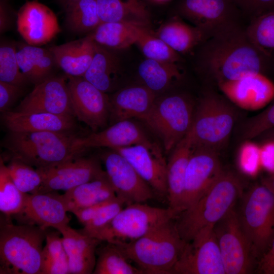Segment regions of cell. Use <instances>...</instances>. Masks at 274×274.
I'll use <instances>...</instances> for the list:
<instances>
[{
    "mask_svg": "<svg viewBox=\"0 0 274 274\" xmlns=\"http://www.w3.org/2000/svg\"><path fill=\"white\" fill-rule=\"evenodd\" d=\"M198 67L217 83L236 80L273 70V56L254 44L237 25L206 40L200 45Z\"/></svg>",
    "mask_w": 274,
    "mask_h": 274,
    "instance_id": "obj_1",
    "label": "cell"
},
{
    "mask_svg": "<svg viewBox=\"0 0 274 274\" xmlns=\"http://www.w3.org/2000/svg\"><path fill=\"white\" fill-rule=\"evenodd\" d=\"M242 195L238 178L222 170L200 197L175 219L181 238L189 242L203 228L214 226L235 207Z\"/></svg>",
    "mask_w": 274,
    "mask_h": 274,
    "instance_id": "obj_2",
    "label": "cell"
},
{
    "mask_svg": "<svg viewBox=\"0 0 274 274\" xmlns=\"http://www.w3.org/2000/svg\"><path fill=\"white\" fill-rule=\"evenodd\" d=\"M78 137L74 132L9 131L3 145L11 158L39 168L81 156L85 149L78 145Z\"/></svg>",
    "mask_w": 274,
    "mask_h": 274,
    "instance_id": "obj_3",
    "label": "cell"
},
{
    "mask_svg": "<svg viewBox=\"0 0 274 274\" xmlns=\"http://www.w3.org/2000/svg\"><path fill=\"white\" fill-rule=\"evenodd\" d=\"M47 229L30 224H14L10 217H1L0 273L41 274Z\"/></svg>",
    "mask_w": 274,
    "mask_h": 274,
    "instance_id": "obj_4",
    "label": "cell"
},
{
    "mask_svg": "<svg viewBox=\"0 0 274 274\" xmlns=\"http://www.w3.org/2000/svg\"><path fill=\"white\" fill-rule=\"evenodd\" d=\"M175 220L161 224L135 241L115 245L144 274H173L186 244Z\"/></svg>",
    "mask_w": 274,
    "mask_h": 274,
    "instance_id": "obj_5",
    "label": "cell"
},
{
    "mask_svg": "<svg viewBox=\"0 0 274 274\" xmlns=\"http://www.w3.org/2000/svg\"><path fill=\"white\" fill-rule=\"evenodd\" d=\"M230 104L219 95L207 92L194 112L189 131L192 146L218 152L227 143L235 123Z\"/></svg>",
    "mask_w": 274,
    "mask_h": 274,
    "instance_id": "obj_6",
    "label": "cell"
},
{
    "mask_svg": "<svg viewBox=\"0 0 274 274\" xmlns=\"http://www.w3.org/2000/svg\"><path fill=\"white\" fill-rule=\"evenodd\" d=\"M238 214L257 263L274 236V193L261 183L253 186Z\"/></svg>",
    "mask_w": 274,
    "mask_h": 274,
    "instance_id": "obj_7",
    "label": "cell"
},
{
    "mask_svg": "<svg viewBox=\"0 0 274 274\" xmlns=\"http://www.w3.org/2000/svg\"><path fill=\"white\" fill-rule=\"evenodd\" d=\"M194 112L189 97L171 94L156 98L150 111L142 120L159 136L168 153L189 132Z\"/></svg>",
    "mask_w": 274,
    "mask_h": 274,
    "instance_id": "obj_8",
    "label": "cell"
},
{
    "mask_svg": "<svg viewBox=\"0 0 274 274\" xmlns=\"http://www.w3.org/2000/svg\"><path fill=\"white\" fill-rule=\"evenodd\" d=\"M178 216V214L168 207L164 209L145 203L129 204L94 238L115 244L133 242L161 224L175 219Z\"/></svg>",
    "mask_w": 274,
    "mask_h": 274,
    "instance_id": "obj_9",
    "label": "cell"
},
{
    "mask_svg": "<svg viewBox=\"0 0 274 274\" xmlns=\"http://www.w3.org/2000/svg\"><path fill=\"white\" fill-rule=\"evenodd\" d=\"M213 228L225 274L251 273L257 261L235 208L218 222Z\"/></svg>",
    "mask_w": 274,
    "mask_h": 274,
    "instance_id": "obj_10",
    "label": "cell"
},
{
    "mask_svg": "<svg viewBox=\"0 0 274 274\" xmlns=\"http://www.w3.org/2000/svg\"><path fill=\"white\" fill-rule=\"evenodd\" d=\"M178 14L200 29L208 39L234 26L242 12L233 0H180Z\"/></svg>",
    "mask_w": 274,
    "mask_h": 274,
    "instance_id": "obj_11",
    "label": "cell"
},
{
    "mask_svg": "<svg viewBox=\"0 0 274 274\" xmlns=\"http://www.w3.org/2000/svg\"><path fill=\"white\" fill-rule=\"evenodd\" d=\"M213 227L203 228L186 243L173 274H225Z\"/></svg>",
    "mask_w": 274,
    "mask_h": 274,
    "instance_id": "obj_12",
    "label": "cell"
},
{
    "mask_svg": "<svg viewBox=\"0 0 274 274\" xmlns=\"http://www.w3.org/2000/svg\"><path fill=\"white\" fill-rule=\"evenodd\" d=\"M116 196L126 206L145 203L154 197V190L121 154L114 150L100 156Z\"/></svg>",
    "mask_w": 274,
    "mask_h": 274,
    "instance_id": "obj_13",
    "label": "cell"
},
{
    "mask_svg": "<svg viewBox=\"0 0 274 274\" xmlns=\"http://www.w3.org/2000/svg\"><path fill=\"white\" fill-rule=\"evenodd\" d=\"M36 169L42 179L39 193L66 191L106 174L98 158L81 156L56 165Z\"/></svg>",
    "mask_w": 274,
    "mask_h": 274,
    "instance_id": "obj_14",
    "label": "cell"
},
{
    "mask_svg": "<svg viewBox=\"0 0 274 274\" xmlns=\"http://www.w3.org/2000/svg\"><path fill=\"white\" fill-rule=\"evenodd\" d=\"M65 76L75 117L94 130L104 127L110 119V97L83 77Z\"/></svg>",
    "mask_w": 274,
    "mask_h": 274,
    "instance_id": "obj_15",
    "label": "cell"
},
{
    "mask_svg": "<svg viewBox=\"0 0 274 274\" xmlns=\"http://www.w3.org/2000/svg\"><path fill=\"white\" fill-rule=\"evenodd\" d=\"M218 153L193 147L186 168L180 213L192 205L222 171Z\"/></svg>",
    "mask_w": 274,
    "mask_h": 274,
    "instance_id": "obj_16",
    "label": "cell"
},
{
    "mask_svg": "<svg viewBox=\"0 0 274 274\" xmlns=\"http://www.w3.org/2000/svg\"><path fill=\"white\" fill-rule=\"evenodd\" d=\"M15 111L45 112L75 117L66 76H50L35 85Z\"/></svg>",
    "mask_w": 274,
    "mask_h": 274,
    "instance_id": "obj_17",
    "label": "cell"
},
{
    "mask_svg": "<svg viewBox=\"0 0 274 274\" xmlns=\"http://www.w3.org/2000/svg\"><path fill=\"white\" fill-rule=\"evenodd\" d=\"M217 84L230 101L246 110L261 109L274 100V83L261 73Z\"/></svg>",
    "mask_w": 274,
    "mask_h": 274,
    "instance_id": "obj_18",
    "label": "cell"
},
{
    "mask_svg": "<svg viewBox=\"0 0 274 274\" xmlns=\"http://www.w3.org/2000/svg\"><path fill=\"white\" fill-rule=\"evenodd\" d=\"M17 27L25 42L35 46L47 43L60 31L54 13L36 1H28L20 8Z\"/></svg>",
    "mask_w": 274,
    "mask_h": 274,
    "instance_id": "obj_19",
    "label": "cell"
},
{
    "mask_svg": "<svg viewBox=\"0 0 274 274\" xmlns=\"http://www.w3.org/2000/svg\"><path fill=\"white\" fill-rule=\"evenodd\" d=\"M112 150L126 159L154 192L167 197L166 162L160 148L136 145Z\"/></svg>",
    "mask_w": 274,
    "mask_h": 274,
    "instance_id": "obj_20",
    "label": "cell"
},
{
    "mask_svg": "<svg viewBox=\"0 0 274 274\" xmlns=\"http://www.w3.org/2000/svg\"><path fill=\"white\" fill-rule=\"evenodd\" d=\"M66 212L62 195L54 191L27 194L23 209L17 217L22 219L25 224L36 225L45 229L52 227L58 230L68 225L70 219Z\"/></svg>",
    "mask_w": 274,
    "mask_h": 274,
    "instance_id": "obj_21",
    "label": "cell"
},
{
    "mask_svg": "<svg viewBox=\"0 0 274 274\" xmlns=\"http://www.w3.org/2000/svg\"><path fill=\"white\" fill-rule=\"evenodd\" d=\"M77 144L84 149L96 147L114 149L136 145L153 149L159 148L138 125L129 119L116 122L106 129L87 136H79Z\"/></svg>",
    "mask_w": 274,
    "mask_h": 274,
    "instance_id": "obj_22",
    "label": "cell"
},
{
    "mask_svg": "<svg viewBox=\"0 0 274 274\" xmlns=\"http://www.w3.org/2000/svg\"><path fill=\"white\" fill-rule=\"evenodd\" d=\"M4 125L13 132L52 131L73 132L75 117L45 112L9 111L2 113Z\"/></svg>",
    "mask_w": 274,
    "mask_h": 274,
    "instance_id": "obj_23",
    "label": "cell"
},
{
    "mask_svg": "<svg viewBox=\"0 0 274 274\" xmlns=\"http://www.w3.org/2000/svg\"><path fill=\"white\" fill-rule=\"evenodd\" d=\"M156 94L144 85L119 90L110 97L111 124L132 118L142 119L150 111Z\"/></svg>",
    "mask_w": 274,
    "mask_h": 274,
    "instance_id": "obj_24",
    "label": "cell"
},
{
    "mask_svg": "<svg viewBox=\"0 0 274 274\" xmlns=\"http://www.w3.org/2000/svg\"><path fill=\"white\" fill-rule=\"evenodd\" d=\"M68 257L70 273H93L96 250L101 241L85 235L68 225L59 229Z\"/></svg>",
    "mask_w": 274,
    "mask_h": 274,
    "instance_id": "obj_25",
    "label": "cell"
},
{
    "mask_svg": "<svg viewBox=\"0 0 274 274\" xmlns=\"http://www.w3.org/2000/svg\"><path fill=\"white\" fill-rule=\"evenodd\" d=\"M189 132L175 147L166 162L168 207L180 214L186 168L192 150Z\"/></svg>",
    "mask_w": 274,
    "mask_h": 274,
    "instance_id": "obj_26",
    "label": "cell"
},
{
    "mask_svg": "<svg viewBox=\"0 0 274 274\" xmlns=\"http://www.w3.org/2000/svg\"><path fill=\"white\" fill-rule=\"evenodd\" d=\"M56 64L66 74L83 77L88 69L95 51V43L87 35L80 40L49 48Z\"/></svg>",
    "mask_w": 274,
    "mask_h": 274,
    "instance_id": "obj_27",
    "label": "cell"
},
{
    "mask_svg": "<svg viewBox=\"0 0 274 274\" xmlns=\"http://www.w3.org/2000/svg\"><path fill=\"white\" fill-rule=\"evenodd\" d=\"M101 23L123 22L149 27L150 13L142 0H96Z\"/></svg>",
    "mask_w": 274,
    "mask_h": 274,
    "instance_id": "obj_28",
    "label": "cell"
},
{
    "mask_svg": "<svg viewBox=\"0 0 274 274\" xmlns=\"http://www.w3.org/2000/svg\"><path fill=\"white\" fill-rule=\"evenodd\" d=\"M116 193L106 174L82 184L62 195L67 212H74L116 198Z\"/></svg>",
    "mask_w": 274,
    "mask_h": 274,
    "instance_id": "obj_29",
    "label": "cell"
},
{
    "mask_svg": "<svg viewBox=\"0 0 274 274\" xmlns=\"http://www.w3.org/2000/svg\"><path fill=\"white\" fill-rule=\"evenodd\" d=\"M154 34L179 54L189 53L208 39L198 27L178 17L161 25Z\"/></svg>",
    "mask_w": 274,
    "mask_h": 274,
    "instance_id": "obj_30",
    "label": "cell"
},
{
    "mask_svg": "<svg viewBox=\"0 0 274 274\" xmlns=\"http://www.w3.org/2000/svg\"><path fill=\"white\" fill-rule=\"evenodd\" d=\"M16 56L20 70L35 85L51 76L55 61L49 50L28 44H21L16 49Z\"/></svg>",
    "mask_w": 274,
    "mask_h": 274,
    "instance_id": "obj_31",
    "label": "cell"
},
{
    "mask_svg": "<svg viewBox=\"0 0 274 274\" xmlns=\"http://www.w3.org/2000/svg\"><path fill=\"white\" fill-rule=\"evenodd\" d=\"M118 60L108 48L95 43L92 61L83 78L107 93L114 90L120 74Z\"/></svg>",
    "mask_w": 274,
    "mask_h": 274,
    "instance_id": "obj_32",
    "label": "cell"
},
{
    "mask_svg": "<svg viewBox=\"0 0 274 274\" xmlns=\"http://www.w3.org/2000/svg\"><path fill=\"white\" fill-rule=\"evenodd\" d=\"M138 74L144 85L156 94L168 89L183 76L179 64L148 58L140 64Z\"/></svg>",
    "mask_w": 274,
    "mask_h": 274,
    "instance_id": "obj_33",
    "label": "cell"
},
{
    "mask_svg": "<svg viewBox=\"0 0 274 274\" xmlns=\"http://www.w3.org/2000/svg\"><path fill=\"white\" fill-rule=\"evenodd\" d=\"M144 27H146L123 22L101 23L88 36L107 48L122 49L135 44Z\"/></svg>",
    "mask_w": 274,
    "mask_h": 274,
    "instance_id": "obj_34",
    "label": "cell"
},
{
    "mask_svg": "<svg viewBox=\"0 0 274 274\" xmlns=\"http://www.w3.org/2000/svg\"><path fill=\"white\" fill-rule=\"evenodd\" d=\"M63 8L66 26L75 33H90L101 23L96 0H79Z\"/></svg>",
    "mask_w": 274,
    "mask_h": 274,
    "instance_id": "obj_35",
    "label": "cell"
},
{
    "mask_svg": "<svg viewBox=\"0 0 274 274\" xmlns=\"http://www.w3.org/2000/svg\"><path fill=\"white\" fill-rule=\"evenodd\" d=\"M107 244L97 248V257L94 274H144L137 266L132 265L116 245Z\"/></svg>",
    "mask_w": 274,
    "mask_h": 274,
    "instance_id": "obj_36",
    "label": "cell"
},
{
    "mask_svg": "<svg viewBox=\"0 0 274 274\" xmlns=\"http://www.w3.org/2000/svg\"><path fill=\"white\" fill-rule=\"evenodd\" d=\"M61 233L48 231L42 258L41 274L70 273L68 257L65 251Z\"/></svg>",
    "mask_w": 274,
    "mask_h": 274,
    "instance_id": "obj_37",
    "label": "cell"
},
{
    "mask_svg": "<svg viewBox=\"0 0 274 274\" xmlns=\"http://www.w3.org/2000/svg\"><path fill=\"white\" fill-rule=\"evenodd\" d=\"M14 184L7 165L0 159V211L10 217L17 216L24 206L26 195Z\"/></svg>",
    "mask_w": 274,
    "mask_h": 274,
    "instance_id": "obj_38",
    "label": "cell"
},
{
    "mask_svg": "<svg viewBox=\"0 0 274 274\" xmlns=\"http://www.w3.org/2000/svg\"><path fill=\"white\" fill-rule=\"evenodd\" d=\"M135 44L146 58L177 64L181 61L179 54L153 33L149 27L142 28Z\"/></svg>",
    "mask_w": 274,
    "mask_h": 274,
    "instance_id": "obj_39",
    "label": "cell"
},
{
    "mask_svg": "<svg viewBox=\"0 0 274 274\" xmlns=\"http://www.w3.org/2000/svg\"><path fill=\"white\" fill-rule=\"evenodd\" d=\"M7 166L14 184L21 191L30 194L39 193L42 179L36 168L13 158Z\"/></svg>",
    "mask_w": 274,
    "mask_h": 274,
    "instance_id": "obj_40",
    "label": "cell"
},
{
    "mask_svg": "<svg viewBox=\"0 0 274 274\" xmlns=\"http://www.w3.org/2000/svg\"><path fill=\"white\" fill-rule=\"evenodd\" d=\"M245 30L257 46L269 52L274 51V12L252 19Z\"/></svg>",
    "mask_w": 274,
    "mask_h": 274,
    "instance_id": "obj_41",
    "label": "cell"
},
{
    "mask_svg": "<svg viewBox=\"0 0 274 274\" xmlns=\"http://www.w3.org/2000/svg\"><path fill=\"white\" fill-rule=\"evenodd\" d=\"M0 81L21 87L29 82L20 70L16 56V48L13 45H1Z\"/></svg>",
    "mask_w": 274,
    "mask_h": 274,
    "instance_id": "obj_42",
    "label": "cell"
},
{
    "mask_svg": "<svg viewBox=\"0 0 274 274\" xmlns=\"http://www.w3.org/2000/svg\"><path fill=\"white\" fill-rule=\"evenodd\" d=\"M125 206L123 200L116 197L102 207L94 218L79 231L82 234L94 237L110 223Z\"/></svg>",
    "mask_w": 274,
    "mask_h": 274,
    "instance_id": "obj_43",
    "label": "cell"
},
{
    "mask_svg": "<svg viewBox=\"0 0 274 274\" xmlns=\"http://www.w3.org/2000/svg\"><path fill=\"white\" fill-rule=\"evenodd\" d=\"M237 161L244 173L251 176L256 175L261 165L260 145L249 140L243 142L238 149Z\"/></svg>",
    "mask_w": 274,
    "mask_h": 274,
    "instance_id": "obj_44",
    "label": "cell"
},
{
    "mask_svg": "<svg viewBox=\"0 0 274 274\" xmlns=\"http://www.w3.org/2000/svg\"><path fill=\"white\" fill-rule=\"evenodd\" d=\"M272 129H274V101L248 122L244 128L243 136L250 140Z\"/></svg>",
    "mask_w": 274,
    "mask_h": 274,
    "instance_id": "obj_45",
    "label": "cell"
},
{
    "mask_svg": "<svg viewBox=\"0 0 274 274\" xmlns=\"http://www.w3.org/2000/svg\"><path fill=\"white\" fill-rule=\"evenodd\" d=\"M242 14L251 19L274 12V0H233Z\"/></svg>",
    "mask_w": 274,
    "mask_h": 274,
    "instance_id": "obj_46",
    "label": "cell"
},
{
    "mask_svg": "<svg viewBox=\"0 0 274 274\" xmlns=\"http://www.w3.org/2000/svg\"><path fill=\"white\" fill-rule=\"evenodd\" d=\"M22 92V87L0 81V111L2 113L10 111V107Z\"/></svg>",
    "mask_w": 274,
    "mask_h": 274,
    "instance_id": "obj_47",
    "label": "cell"
},
{
    "mask_svg": "<svg viewBox=\"0 0 274 274\" xmlns=\"http://www.w3.org/2000/svg\"><path fill=\"white\" fill-rule=\"evenodd\" d=\"M256 269L259 273L274 274V236L268 249L258 261Z\"/></svg>",
    "mask_w": 274,
    "mask_h": 274,
    "instance_id": "obj_48",
    "label": "cell"
},
{
    "mask_svg": "<svg viewBox=\"0 0 274 274\" xmlns=\"http://www.w3.org/2000/svg\"><path fill=\"white\" fill-rule=\"evenodd\" d=\"M261 165L266 170L274 173V140L267 139L260 145Z\"/></svg>",
    "mask_w": 274,
    "mask_h": 274,
    "instance_id": "obj_49",
    "label": "cell"
},
{
    "mask_svg": "<svg viewBox=\"0 0 274 274\" xmlns=\"http://www.w3.org/2000/svg\"><path fill=\"white\" fill-rule=\"evenodd\" d=\"M111 200L79 209L74 212L73 214L76 216L80 222L84 226L94 218L102 207Z\"/></svg>",
    "mask_w": 274,
    "mask_h": 274,
    "instance_id": "obj_50",
    "label": "cell"
},
{
    "mask_svg": "<svg viewBox=\"0 0 274 274\" xmlns=\"http://www.w3.org/2000/svg\"><path fill=\"white\" fill-rule=\"evenodd\" d=\"M10 8L7 0L0 1V30L1 33L7 30L11 25Z\"/></svg>",
    "mask_w": 274,
    "mask_h": 274,
    "instance_id": "obj_51",
    "label": "cell"
},
{
    "mask_svg": "<svg viewBox=\"0 0 274 274\" xmlns=\"http://www.w3.org/2000/svg\"><path fill=\"white\" fill-rule=\"evenodd\" d=\"M261 183L274 193V173L263 179Z\"/></svg>",
    "mask_w": 274,
    "mask_h": 274,
    "instance_id": "obj_52",
    "label": "cell"
},
{
    "mask_svg": "<svg viewBox=\"0 0 274 274\" xmlns=\"http://www.w3.org/2000/svg\"><path fill=\"white\" fill-rule=\"evenodd\" d=\"M79 0H58L59 3L64 7L66 5Z\"/></svg>",
    "mask_w": 274,
    "mask_h": 274,
    "instance_id": "obj_53",
    "label": "cell"
},
{
    "mask_svg": "<svg viewBox=\"0 0 274 274\" xmlns=\"http://www.w3.org/2000/svg\"><path fill=\"white\" fill-rule=\"evenodd\" d=\"M266 132H268L269 133L267 139L274 140V129L269 130Z\"/></svg>",
    "mask_w": 274,
    "mask_h": 274,
    "instance_id": "obj_54",
    "label": "cell"
},
{
    "mask_svg": "<svg viewBox=\"0 0 274 274\" xmlns=\"http://www.w3.org/2000/svg\"><path fill=\"white\" fill-rule=\"evenodd\" d=\"M153 2H156V3H163V2H165L168 0H151Z\"/></svg>",
    "mask_w": 274,
    "mask_h": 274,
    "instance_id": "obj_55",
    "label": "cell"
},
{
    "mask_svg": "<svg viewBox=\"0 0 274 274\" xmlns=\"http://www.w3.org/2000/svg\"><path fill=\"white\" fill-rule=\"evenodd\" d=\"M273 70H274V56H273Z\"/></svg>",
    "mask_w": 274,
    "mask_h": 274,
    "instance_id": "obj_56",
    "label": "cell"
}]
</instances>
